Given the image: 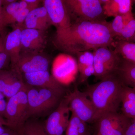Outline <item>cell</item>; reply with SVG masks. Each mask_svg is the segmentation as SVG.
Returning a JSON list of instances; mask_svg holds the SVG:
<instances>
[{
  "mask_svg": "<svg viewBox=\"0 0 135 135\" xmlns=\"http://www.w3.org/2000/svg\"><path fill=\"white\" fill-rule=\"evenodd\" d=\"M114 39L109 22H84L72 23L66 30L56 33L54 44L62 51L77 55L101 47L111 48Z\"/></svg>",
  "mask_w": 135,
  "mask_h": 135,
  "instance_id": "cell-1",
  "label": "cell"
},
{
  "mask_svg": "<svg viewBox=\"0 0 135 135\" xmlns=\"http://www.w3.org/2000/svg\"><path fill=\"white\" fill-rule=\"evenodd\" d=\"M124 85L116 73L88 85L84 92L102 116L107 113L118 112Z\"/></svg>",
  "mask_w": 135,
  "mask_h": 135,
  "instance_id": "cell-2",
  "label": "cell"
},
{
  "mask_svg": "<svg viewBox=\"0 0 135 135\" xmlns=\"http://www.w3.org/2000/svg\"><path fill=\"white\" fill-rule=\"evenodd\" d=\"M28 118L41 115L59 104L65 92L27 84Z\"/></svg>",
  "mask_w": 135,
  "mask_h": 135,
  "instance_id": "cell-3",
  "label": "cell"
},
{
  "mask_svg": "<svg viewBox=\"0 0 135 135\" xmlns=\"http://www.w3.org/2000/svg\"><path fill=\"white\" fill-rule=\"evenodd\" d=\"M71 23L106 21L100 0H63Z\"/></svg>",
  "mask_w": 135,
  "mask_h": 135,
  "instance_id": "cell-4",
  "label": "cell"
},
{
  "mask_svg": "<svg viewBox=\"0 0 135 135\" xmlns=\"http://www.w3.org/2000/svg\"><path fill=\"white\" fill-rule=\"evenodd\" d=\"M27 89V84L24 89L11 97L7 102L4 118H5L7 126L10 127H22L28 119Z\"/></svg>",
  "mask_w": 135,
  "mask_h": 135,
  "instance_id": "cell-5",
  "label": "cell"
},
{
  "mask_svg": "<svg viewBox=\"0 0 135 135\" xmlns=\"http://www.w3.org/2000/svg\"><path fill=\"white\" fill-rule=\"evenodd\" d=\"M72 113L87 123H95L101 117L85 92L77 88L67 96Z\"/></svg>",
  "mask_w": 135,
  "mask_h": 135,
  "instance_id": "cell-6",
  "label": "cell"
},
{
  "mask_svg": "<svg viewBox=\"0 0 135 135\" xmlns=\"http://www.w3.org/2000/svg\"><path fill=\"white\" fill-rule=\"evenodd\" d=\"M94 54V76L99 80L116 73L120 56L113 49L101 47L95 50Z\"/></svg>",
  "mask_w": 135,
  "mask_h": 135,
  "instance_id": "cell-7",
  "label": "cell"
},
{
  "mask_svg": "<svg viewBox=\"0 0 135 135\" xmlns=\"http://www.w3.org/2000/svg\"><path fill=\"white\" fill-rule=\"evenodd\" d=\"M131 120L118 112L104 114L95 123L96 134L123 135Z\"/></svg>",
  "mask_w": 135,
  "mask_h": 135,
  "instance_id": "cell-8",
  "label": "cell"
},
{
  "mask_svg": "<svg viewBox=\"0 0 135 135\" xmlns=\"http://www.w3.org/2000/svg\"><path fill=\"white\" fill-rule=\"evenodd\" d=\"M49 61L40 53L22 51L18 63L12 70L21 73L48 71Z\"/></svg>",
  "mask_w": 135,
  "mask_h": 135,
  "instance_id": "cell-9",
  "label": "cell"
},
{
  "mask_svg": "<svg viewBox=\"0 0 135 135\" xmlns=\"http://www.w3.org/2000/svg\"><path fill=\"white\" fill-rule=\"evenodd\" d=\"M43 2L52 25L56 27V33L66 30L71 26V20L63 0H44Z\"/></svg>",
  "mask_w": 135,
  "mask_h": 135,
  "instance_id": "cell-10",
  "label": "cell"
},
{
  "mask_svg": "<svg viewBox=\"0 0 135 135\" xmlns=\"http://www.w3.org/2000/svg\"><path fill=\"white\" fill-rule=\"evenodd\" d=\"M46 32L24 27L20 35L21 52L41 53L47 44Z\"/></svg>",
  "mask_w": 135,
  "mask_h": 135,
  "instance_id": "cell-11",
  "label": "cell"
},
{
  "mask_svg": "<svg viewBox=\"0 0 135 135\" xmlns=\"http://www.w3.org/2000/svg\"><path fill=\"white\" fill-rule=\"evenodd\" d=\"M26 84L14 70H0V91L8 99L24 89Z\"/></svg>",
  "mask_w": 135,
  "mask_h": 135,
  "instance_id": "cell-12",
  "label": "cell"
},
{
  "mask_svg": "<svg viewBox=\"0 0 135 135\" xmlns=\"http://www.w3.org/2000/svg\"><path fill=\"white\" fill-rule=\"evenodd\" d=\"M26 83L32 86L47 88L65 92L62 84L59 82L48 71L23 74Z\"/></svg>",
  "mask_w": 135,
  "mask_h": 135,
  "instance_id": "cell-13",
  "label": "cell"
},
{
  "mask_svg": "<svg viewBox=\"0 0 135 135\" xmlns=\"http://www.w3.org/2000/svg\"><path fill=\"white\" fill-rule=\"evenodd\" d=\"M24 26L16 25L13 30L8 34L3 43L4 49L9 56L13 68L18 63L21 52L20 35Z\"/></svg>",
  "mask_w": 135,
  "mask_h": 135,
  "instance_id": "cell-14",
  "label": "cell"
},
{
  "mask_svg": "<svg viewBox=\"0 0 135 135\" xmlns=\"http://www.w3.org/2000/svg\"><path fill=\"white\" fill-rule=\"evenodd\" d=\"M52 25V22L45 7L36 8L29 12L24 23V27L45 31Z\"/></svg>",
  "mask_w": 135,
  "mask_h": 135,
  "instance_id": "cell-15",
  "label": "cell"
},
{
  "mask_svg": "<svg viewBox=\"0 0 135 135\" xmlns=\"http://www.w3.org/2000/svg\"><path fill=\"white\" fill-rule=\"evenodd\" d=\"M106 17L123 16L132 11L131 0H100Z\"/></svg>",
  "mask_w": 135,
  "mask_h": 135,
  "instance_id": "cell-16",
  "label": "cell"
},
{
  "mask_svg": "<svg viewBox=\"0 0 135 135\" xmlns=\"http://www.w3.org/2000/svg\"><path fill=\"white\" fill-rule=\"evenodd\" d=\"M70 112L68 98L66 96L62 99L57 109L51 114L46 120L44 128L48 134L55 135L56 129L63 117Z\"/></svg>",
  "mask_w": 135,
  "mask_h": 135,
  "instance_id": "cell-17",
  "label": "cell"
},
{
  "mask_svg": "<svg viewBox=\"0 0 135 135\" xmlns=\"http://www.w3.org/2000/svg\"><path fill=\"white\" fill-rule=\"evenodd\" d=\"M122 114L130 119L135 118V88L124 84L121 95Z\"/></svg>",
  "mask_w": 135,
  "mask_h": 135,
  "instance_id": "cell-18",
  "label": "cell"
},
{
  "mask_svg": "<svg viewBox=\"0 0 135 135\" xmlns=\"http://www.w3.org/2000/svg\"><path fill=\"white\" fill-rule=\"evenodd\" d=\"M120 57L116 73L125 85L135 88V63Z\"/></svg>",
  "mask_w": 135,
  "mask_h": 135,
  "instance_id": "cell-19",
  "label": "cell"
},
{
  "mask_svg": "<svg viewBox=\"0 0 135 135\" xmlns=\"http://www.w3.org/2000/svg\"><path fill=\"white\" fill-rule=\"evenodd\" d=\"M112 47L121 58L135 63V43L114 39Z\"/></svg>",
  "mask_w": 135,
  "mask_h": 135,
  "instance_id": "cell-20",
  "label": "cell"
},
{
  "mask_svg": "<svg viewBox=\"0 0 135 135\" xmlns=\"http://www.w3.org/2000/svg\"><path fill=\"white\" fill-rule=\"evenodd\" d=\"M21 128L23 135H49L43 126L36 121L26 122Z\"/></svg>",
  "mask_w": 135,
  "mask_h": 135,
  "instance_id": "cell-21",
  "label": "cell"
},
{
  "mask_svg": "<svg viewBox=\"0 0 135 135\" xmlns=\"http://www.w3.org/2000/svg\"><path fill=\"white\" fill-rule=\"evenodd\" d=\"M18 5L19 2L16 1L7 6L3 7V16L5 26L14 24V19L18 9Z\"/></svg>",
  "mask_w": 135,
  "mask_h": 135,
  "instance_id": "cell-22",
  "label": "cell"
},
{
  "mask_svg": "<svg viewBox=\"0 0 135 135\" xmlns=\"http://www.w3.org/2000/svg\"><path fill=\"white\" fill-rule=\"evenodd\" d=\"M135 34V18L124 26L119 36L114 38L121 40L131 41Z\"/></svg>",
  "mask_w": 135,
  "mask_h": 135,
  "instance_id": "cell-23",
  "label": "cell"
},
{
  "mask_svg": "<svg viewBox=\"0 0 135 135\" xmlns=\"http://www.w3.org/2000/svg\"><path fill=\"white\" fill-rule=\"evenodd\" d=\"M78 68L79 70L89 66L94 65V54L89 51L77 54Z\"/></svg>",
  "mask_w": 135,
  "mask_h": 135,
  "instance_id": "cell-24",
  "label": "cell"
},
{
  "mask_svg": "<svg viewBox=\"0 0 135 135\" xmlns=\"http://www.w3.org/2000/svg\"><path fill=\"white\" fill-rule=\"evenodd\" d=\"M110 29L114 38L120 35L124 27L122 16H117L111 22H109Z\"/></svg>",
  "mask_w": 135,
  "mask_h": 135,
  "instance_id": "cell-25",
  "label": "cell"
},
{
  "mask_svg": "<svg viewBox=\"0 0 135 135\" xmlns=\"http://www.w3.org/2000/svg\"><path fill=\"white\" fill-rule=\"evenodd\" d=\"M80 119L72 113L66 129L65 135H79L78 124Z\"/></svg>",
  "mask_w": 135,
  "mask_h": 135,
  "instance_id": "cell-26",
  "label": "cell"
},
{
  "mask_svg": "<svg viewBox=\"0 0 135 135\" xmlns=\"http://www.w3.org/2000/svg\"><path fill=\"white\" fill-rule=\"evenodd\" d=\"M80 73V81L81 82H84L88 79L95 74L94 65L84 67L79 70Z\"/></svg>",
  "mask_w": 135,
  "mask_h": 135,
  "instance_id": "cell-27",
  "label": "cell"
},
{
  "mask_svg": "<svg viewBox=\"0 0 135 135\" xmlns=\"http://www.w3.org/2000/svg\"><path fill=\"white\" fill-rule=\"evenodd\" d=\"M9 60H10L9 56L6 53L5 50L0 52V70H1L5 67Z\"/></svg>",
  "mask_w": 135,
  "mask_h": 135,
  "instance_id": "cell-28",
  "label": "cell"
},
{
  "mask_svg": "<svg viewBox=\"0 0 135 135\" xmlns=\"http://www.w3.org/2000/svg\"><path fill=\"white\" fill-rule=\"evenodd\" d=\"M5 97L0 91V115L4 118L7 102L5 101Z\"/></svg>",
  "mask_w": 135,
  "mask_h": 135,
  "instance_id": "cell-29",
  "label": "cell"
},
{
  "mask_svg": "<svg viewBox=\"0 0 135 135\" xmlns=\"http://www.w3.org/2000/svg\"><path fill=\"white\" fill-rule=\"evenodd\" d=\"M123 135H135V118L132 119Z\"/></svg>",
  "mask_w": 135,
  "mask_h": 135,
  "instance_id": "cell-30",
  "label": "cell"
},
{
  "mask_svg": "<svg viewBox=\"0 0 135 135\" xmlns=\"http://www.w3.org/2000/svg\"><path fill=\"white\" fill-rule=\"evenodd\" d=\"M25 1L27 4V8L31 11L38 7L39 4L41 1L38 0H25Z\"/></svg>",
  "mask_w": 135,
  "mask_h": 135,
  "instance_id": "cell-31",
  "label": "cell"
},
{
  "mask_svg": "<svg viewBox=\"0 0 135 135\" xmlns=\"http://www.w3.org/2000/svg\"><path fill=\"white\" fill-rule=\"evenodd\" d=\"M5 27L3 16L2 0H0V32L3 31Z\"/></svg>",
  "mask_w": 135,
  "mask_h": 135,
  "instance_id": "cell-32",
  "label": "cell"
},
{
  "mask_svg": "<svg viewBox=\"0 0 135 135\" xmlns=\"http://www.w3.org/2000/svg\"><path fill=\"white\" fill-rule=\"evenodd\" d=\"M122 17L124 26L127 24L129 22L134 18L132 11L129 12L126 15H123Z\"/></svg>",
  "mask_w": 135,
  "mask_h": 135,
  "instance_id": "cell-33",
  "label": "cell"
},
{
  "mask_svg": "<svg viewBox=\"0 0 135 135\" xmlns=\"http://www.w3.org/2000/svg\"><path fill=\"white\" fill-rule=\"evenodd\" d=\"M17 1L16 0H2L3 7H5Z\"/></svg>",
  "mask_w": 135,
  "mask_h": 135,
  "instance_id": "cell-34",
  "label": "cell"
},
{
  "mask_svg": "<svg viewBox=\"0 0 135 135\" xmlns=\"http://www.w3.org/2000/svg\"><path fill=\"white\" fill-rule=\"evenodd\" d=\"M0 126H7V123L3 117L0 115Z\"/></svg>",
  "mask_w": 135,
  "mask_h": 135,
  "instance_id": "cell-35",
  "label": "cell"
},
{
  "mask_svg": "<svg viewBox=\"0 0 135 135\" xmlns=\"http://www.w3.org/2000/svg\"><path fill=\"white\" fill-rule=\"evenodd\" d=\"M6 131L5 128L2 126H0V135L4 133Z\"/></svg>",
  "mask_w": 135,
  "mask_h": 135,
  "instance_id": "cell-36",
  "label": "cell"
},
{
  "mask_svg": "<svg viewBox=\"0 0 135 135\" xmlns=\"http://www.w3.org/2000/svg\"><path fill=\"white\" fill-rule=\"evenodd\" d=\"M0 135H14V134L13 133H11V132L6 131L4 133Z\"/></svg>",
  "mask_w": 135,
  "mask_h": 135,
  "instance_id": "cell-37",
  "label": "cell"
},
{
  "mask_svg": "<svg viewBox=\"0 0 135 135\" xmlns=\"http://www.w3.org/2000/svg\"><path fill=\"white\" fill-rule=\"evenodd\" d=\"M4 45L3 44H0V52L4 50Z\"/></svg>",
  "mask_w": 135,
  "mask_h": 135,
  "instance_id": "cell-38",
  "label": "cell"
},
{
  "mask_svg": "<svg viewBox=\"0 0 135 135\" xmlns=\"http://www.w3.org/2000/svg\"><path fill=\"white\" fill-rule=\"evenodd\" d=\"M130 42H132L135 43V34L134 36L133 37V39H132V40H131V41Z\"/></svg>",
  "mask_w": 135,
  "mask_h": 135,
  "instance_id": "cell-39",
  "label": "cell"
},
{
  "mask_svg": "<svg viewBox=\"0 0 135 135\" xmlns=\"http://www.w3.org/2000/svg\"><path fill=\"white\" fill-rule=\"evenodd\" d=\"M3 44L2 42V40L0 38V44Z\"/></svg>",
  "mask_w": 135,
  "mask_h": 135,
  "instance_id": "cell-40",
  "label": "cell"
},
{
  "mask_svg": "<svg viewBox=\"0 0 135 135\" xmlns=\"http://www.w3.org/2000/svg\"><path fill=\"white\" fill-rule=\"evenodd\" d=\"M86 135H91V134H90V133H88V134H87Z\"/></svg>",
  "mask_w": 135,
  "mask_h": 135,
  "instance_id": "cell-41",
  "label": "cell"
},
{
  "mask_svg": "<svg viewBox=\"0 0 135 135\" xmlns=\"http://www.w3.org/2000/svg\"></svg>",
  "mask_w": 135,
  "mask_h": 135,
  "instance_id": "cell-42",
  "label": "cell"
}]
</instances>
